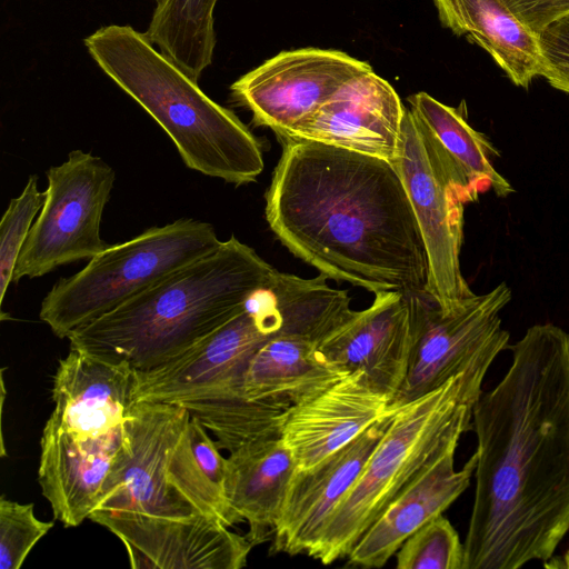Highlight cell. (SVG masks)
I'll return each instance as SVG.
<instances>
[{"label":"cell","instance_id":"obj_1","mask_svg":"<svg viewBox=\"0 0 569 569\" xmlns=\"http://www.w3.org/2000/svg\"><path fill=\"white\" fill-rule=\"evenodd\" d=\"M472 410L476 490L463 569L548 561L569 531V332L535 325Z\"/></svg>","mask_w":569,"mask_h":569},{"label":"cell","instance_id":"obj_2","mask_svg":"<svg viewBox=\"0 0 569 569\" xmlns=\"http://www.w3.org/2000/svg\"><path fill=\"white\" fill-rule=\"evenodd\" d=\"M266 192L270 229L328 279L372 293L426 290L428 258L409 197L386 159L292 137Z\"/></svg>","mask_w":569,"mask_h":569},{"label":"cell","instance_id":"obj_3","mask_svg":"<svg viewBox=\"0 0 569 569\" xmlns=\"http://www.w3.org/2000/svg\"><path fill=\"white\" fill-rule=\"evenodd\" d=\"M274 270L232 236L67 339L70 348L134 370L151 369L242 311Z\"/></svg>","mask_w":569,"mask_h":569},{"label":"cell","instance_id":"obj_4","mask_svg":"<svg viewBox=\"0 0 569 569\" xmlns=\"http://www.w3.org/2000/svg\"><path fill=\"white\" fill-rule=\"evenodd\" d=\"M83 42L101 70L166 131L188 168L236 186L253 182L262 172L257 137L158 51L146 33L110 24Z\"/></svg>","mask_w":569,"mask_h":569},{"label":"cell","instance_id":"obj_5","mask_svg":"<svg viewBox=\"0 0 569 569\" xmlns=\"http://www.w3.org/2000/svg\"><path fill=\"white\" fill-rule=\"evenodd\" d=\"M488 368L458 375L396 409L361 475L328 520L309 557L322 565L347 558L381 512L420 475L456 451L472 427Z\"/></svg>","mask_w":569,"mask_h":569},{"label":"cell","instance_id":"obj_6","mask_svg":"<svg viewBox=\"0 0 569 569\" xmlns=\"http://www.w3.org/2000/svg\"><path fill=\"white\" fill-rule=\"evenodd\" d=\"M190 419L180 405L133 403L122 425L124 447L94 510L167 519L208 516L228 527L239 523L222 490L194 459Z\"/></svg>","mask_w":569,"mask_h":569},{"label":"cell","instance_id":"obj_7","mask_svg":"<svg viewBox=\"0 0 569 569\" xmlns=\"http://www.w3.org/2000/svg\"><path fill=\"white\" fill-rule=\"evenodd\" d=\"M212 224L182 218L108 246L79 272L59 279L39 317L58 338L112 311L181 267L216 250Z\"/></svg>","mask_w":569,"mask_h":569},{"label":"cell","instance_id":"obj_8","mask_svg":"<svg viewBox=\"0 0 569 569\" xmlns=\"http://www.w3.org/2000/svg\"><path fill=\"white\" fill-rule=\"evenodd\" d=\"M415 212L428 258V291L450 309L475 293L460 268L463 211L476 201L467 177L423 123L406 109L399 153L392 162Z\"/></svg>","mask_w":569,"mask_h":569},{"label":"cell","instance_id":"obj_9","mask_svg":"<svg viewBox=\"0 0 569 569\" xmlns=\"http://www.w3.org/2000/svg\"><path fill=\"white\" fill-rule=\"evenodd\" d=\"M411 317V353L406 379L391 401L398 408L451 378L489 368L509 342L501 310L511 300L505 283L442 309L426 290L406 292Z\"/></svg>","mask_w":569,"mask_h":569},{"label":"cell","instance_id":"obj_10","mask_svg":"<svg viewBox=\"0 0 569 569\" xmlns=\"http://www.w3.org/2000/svg\"><path fill=\"white\" fill-rule=\"evenodd\" d=\"M267 283L249 297L242 311L178 357L134 370L133 402L247 398L242 383L251 358L267 341L284 335L282 315Z\"/></svg>","mask_w":569,"mask_h":569},{"label":"cell","instance_id":"obj_11","mask_svg":"<svg viewBox=\"0 0 569 569\" xmlns=\"http://www.w3.org/2000/svg\"><path fill=\"white\" fill-rule=\"evenodd\" d=\"M46 200L18 257L13 282L91 259L108 244L100 237L116 172L101 158L73 150L47 171Z\"/></svg>","mask_w":569,"mask_h":569},{"label":"cell","instance_id":"obj_12","mask_svg":"<svg viewBox=\"0 0 569 569\" xmlns=\"http://www.w3.org/2000/svg\"><path fill=\"white\" fill-rule=\"evenodd\" d=\"M372 71L346 52L302 48L281 51L236 80L233 99L252 114L256 126L287 136L343 84Z\"/></svg>","mask_w":569,"mask_h":569},{"label":"cell","instance_id":"obj_13","mask_svg":"<svg viewBox=\"0 0 569 569\" xmlns=\"http://www.w3.org/2000/svg\"><path fill=\"white\" fill-rule=\"evenodd\" d=\"M89 519L120 539L132 568L240 569L254 547L247 535L214 517L167 519L94 510Z\"/></svg>","mask_w":569,"mask_h":569},{"label":"cell","instance_id":"obj_14","mask_svg":"<svg viewBox=\"0 0 569 569\" xmlns=\"http://www.w3.org/2000/svg\"><path fill=\"white\" fill-rule=\"evenodd\" d=\"M406 109L393 87L370 71L343 84L283 137L311 140L393 162L399 153Z\"/></svg>","mask_w":569,"mask_h":569},{"label":"cell","instance_id":"obj_15","mask_svg":"<svg viewBox=\"0 0 569 569\" xmlns=\"http://www.w3.org/2000/svg\"><path fill=\"white\" fill-rule=\"evenodd\" d=\"M126 443L123 427L83 435L47 420L40 439L38 481L53 516L78 527L98 507Z\"/></svg>","mask_w":569,"mask_h":569},{"label":"cell","instance_id":"obj_16","mask_svg":"<svg viewBox=\"0 0 569 569\" xmlns=\"http://www.w3.org/2000/svg\"><path fill=\"white\" fill-rule=\"evenodd\" d=\"M391 416L373 423L316 465L296 470L274 530L273 551L308 556L331 515L361 475Z\"/></svg>","mask_w":569,"mask_h":569},{"label":"cell","instance_id":"obj_17","mask_svg":"<svg viewBox=\"0 0 569 569\" xmlns=\"http://www.w3.org/2000/svg\"><path fill=\"white\" fill-rule=\"evenodd\" d=\"M411 345L408 297L389 290L375 293L371 306L326 337L319 350L345 373H362L392 401L406 379Z\"/></svg>","mask_w":569,"mask_h":569},{"label":"cell","instance_id":"obj_18","mask_svg":"<svg viewBox=\"0 0 569 569\" xmlns=\"http://www.w3.org/2000/svg\"><path fill=\"white\" fill-rule=\"evenodd\" d=\"M397 408L360 372L348 373L318 393L290 406L282 416L280 438L297 469L311 467L343 447Z\"/></svg>","mask_w":569,"mask_h":569},{"label":"cell","instance_id":"obj_19","mask_svg":"<svg viewBox=\"0 0 569 569\" xmlns=\"http://www.w3.org/2000/svg\"><path fill=\"white\" fill-rule=\"evenodd\" d=\"M134 369L70 348L52 382L54 408L48 420L83 435L121 427L133 406Z\"/></svg>","mask_w":569,"mask_h":569},{"label":"cell","instance_id":"obj_20","mask_svg":"<svg viewBox=\"0 0 569 569\" xmlns=\"http://www.w3.org/2000/svg\"><path fill=\"white\" fill-rule=\"evenodd\" d=\"M455 452L433 463L381 512L348 555V566L383 567L409 536L458 499L475 473L477 455L456 470Z\"/></svg>","mask_w":569,"mask_h":569},{"label":"cell","instance_id":"obj_21","mask_svg":"<svg viewBox=\"0 0 569 569\" xmlns=\"http://www.w3.org/2000/svg\"><path fill=\"white\" fill-rule=\"evenodd\" d=\"M297 463L280 436L243 443L227 457L224 496L253 546L274 535Z\"/></svg>","mask_w":569,"mask_h":569},{"label":"cell","instance_id":"obj_22","mask_svg":"<svg viewBox=\"0 0 569 569\" xmlns=\"http://www.w3.org/2000/svg\"><path fill=\"white\" fill-rule=\"evenodd\" d=\"M441 24L482 48L509 80L527 89L543 77L546 64L539 37L505 0H433Z\"/></svg>","mask_w":569,"mask_h":569},{"label":"cell","instance_id":"obj_23","mask_svg":"<svg viewBox=\"0 0 569 569\" xmlns=\"http://www.w3.org/2000/svg\"><path fill=\"white\" fill-rule=\"evenodd\" d=\"M347 375L322 355L317 341L281 335L253 355L242 389L250 400L289 408Z\"/></svg>","mask_w":569,"mask_h":569},{"label":"cell","instance_id":"obj_24","mask_svg":"<svg viewBox=\"0 0 569 569\" xmlns=\"http://www.w3.org/2000/svg\"><path fill=\"white\" fill-rule=\"evenodd\" d=\"M408 103L410 111L459 166L478 196L488 189L501 198L515 191L493 168L490 156L499 153L487 137L468 123L463 102L461 107L453 108L427 92H417L408 98Z\"/></svg>","mask_w":569,"mask_h":569},{"label":"cell","instance_id":"obj_25","mask_svg":"<svg viewBox=\"0 0 569 569\" xmlns=\"http://www.w3.org/2000/svg\"><path fill=\"white\" fill-rule=\"evenodd\" d=\"M147 37L188 77L198 82L216 47L217 0H156Z\"/></svg>","mask_w":569,"mask_h":569},{"label":"cell","instance_id":"obj_26","mask_svg":"<svg viewBox=\"0 0 569 569\" xmlns=\"http://www.w3.org/2000/svg\"><path fill=\"white\" fill-rule=\"evenodd\" d=\"M398 569H463L459 535L442 515L409 536L396 552Z\"/></svg>","mask_w":569,"mask_h":569},{"label":"cell","instance_id":"obj_27","mask_svg":"<svg viewBox=\"0 0 569 569\" xmlns=\"http://www.w3.org/2000/svg\"><path fill=\"white\" fill-rule=\"evenodd\" d=\"M46 200V191L38 189V177H29L22 192L10 200L0 222V306L10 283L20 251L32 227L36 214Z\"/></svg>","mask_w":569,"mask_h":569},{"label":"cell","instance_id":"obj_28","mask_svg":"<svg viewBox=\"0 0 569 569\" xmlns=\"http://www.w3.org/2000/svg\"><path fill=\"white\" fill-rule=\"evenodd\" d=\"M54 526L37 518L33 503L0 498V568L19 569L33 547Z\"/></svg>","mask_w":569,"mask_h":569},{"label":"cell","instance_id":"obj_29","mask_svg":"<svg viewBox=\"0 0 569 569\" xmlns=\"http://www.w3.org/2000/svg\"><path fill=\"white\" fill-rule=\"evenodd\" d=\"M539 41L546 64L543 78L569 94V14L549 24Z\"/></svg>","mask_w":569,"mask_h":569},{"label":"cell","instance_id":"obj_30","mask_svg":"<svg viewBox=\"0 0 569 569\" xmlns=\"http://www.w3.org/2000/svg\"><path fill=\"white\" fill-rule=\"evenodd\" d=\"M190 445L201 471L224 493L227 457L221 455L217 441L201 421L191 416L189 423Z\"/></svg>","mask_w":569,"mask_h":569},{"label":"cell","instance_id":"obj_31","mask_svg":"<svg viewBox=\"0 0 569 569\" xmlns=\"http://www.w3.org/2000/svg\"><path fill=\"white\" fill-rule=\"evenodd\" d=\"M538 37L552 22L569 14V0H505Z\"/></svg>","mask_w":569,"mask_h":569},{"label":"cell","instance_id":"obj_32","mask_svg":"<svg viewBox=\"0 0 569 569\" xmlns=\"http://www.w3.org/2000/svg\"><path fill=\"white\" fill-rule=\"evenodd\" d=\"M566 563L563 565V567H569V550L568 552L566 553L565 556V560H563Z\"/></svg>","mask_w":569,"mask_h":569}]
</instances>
